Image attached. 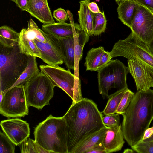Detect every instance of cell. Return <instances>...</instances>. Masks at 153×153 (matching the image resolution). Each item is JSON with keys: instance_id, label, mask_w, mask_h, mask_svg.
<instances>
[{"instance_id": "1", "label": "cell", "mask_w": 153, "mask_h": 153, "mask_svg": "<svg viewBox=\"0 0 153 153\" xmlns=\"http://www.w3.org/2000/svg\"><path fill=\"white\" fill-rule=\"evenodd\" d=\"M68 153L87 138L106 126L102 121L103 115L96 104L92 100L83 98L72 102L63 116Z\"/></svg>"}, {"instance_id": "2", "label": "cell", "mask_w": 153, "mask_h": 153, "mask_svg": "<svg viewBox=\"0 0 153 153\" xmlns=\"http://www.w3.org/2000/svg\"><path fill=\"white\" fill-rule=\"evenodd\" d=\"M122 115L124 138L131 147L134 146L141 141L153 119V90L137 91Z\"/></svg>"}, {"instance_id": "3", "label": "cell", "mask_w": 153, "mask_h": 153, "mask_svg": "<svg viewBox=\"0 0 153 153\" xmlns=\"http://www.w3.org/2000/svg\"><path fill=\"white\" fill-rule=\"evenodd\" d=\"M35 141L52 153H68L63 117L49 115L34 128Z\"/></svg>"}, {"instance_id": "4", "label": "cell", "mask_w": 153, "mask_h": 153, "mask_svg": "<svg viewBox=\"0 0 153 153\" xmlns=\"http://www.w3.org/2000/svg\"><path fill=\"white\" fill-rule=\"evenodd\" d=\"M29 56L18 44L10 47L0 45V92L4 93L15 83L27 67Z\"/></svg>"}, {"instance_id": "5", "label": "cell", "mask_w": 153, "mask_h": 153, "mask_svg": "<svg viewBox=\"0 0 153 153\" xmlns=\"http://www.w3.org/2000/svg\"><path fill=\"white\" fill-rule=\"evenodd\" d=\"M97 72L99 91L103 99L128 88V68L118 59L111 60Z\"/></svg>"}, {"instance_id": "6", "label": "cell", "mask_w": 153, "mask_h": 153, "mask_svg": "<svg viewBox=\"0 0 153 153\" xmlns=\"http://www.w3.org/2000/svg\"><path fill=\"white\" fill-rule=\"evenodd\" d=\"M109 53L111 59L123 56L142 62L153 72V53L148 45L133 32L126 39L116 42Z\"/></svg>"}, {"instance_id": "7", "label": "cell", "mask_w": 153, "mask_h": 153, "mask_svg": "<svg viewBox=\"0 0 153 153\" xmlns=\"http://www.w3.org/2000/svg\"><path fill=\"white\" fill-rule=\"evenodd\" d=\"M39 68L55 87L62 89L71 98L72 102H78L83 98L79 78L70 70H65L59 65H40Z\"/></svg>"}, {"instance_id": "8", "label": "cell", "mask_w": 153, "mask_h": 153, "mask_svg": "<svg viewBox=\"0 0 153 153\" xmlns=\"http://www.w3.org/2000/svg\"><path fill=\"white\" fill-rule=\"evenodd\" d=\"M55 86L42 72L24 85L26 101L29 107L41 110L49 105L53 97Z\"/></svg>"}, {"instance_id": "9", "label": "cell", "mask_w": 153, "mask_h": 153, "mask_svg": "<svg viewBox=\"0 0 153 153\" xmlns=\"http://www.w3.org/2000/svg\"><path fill=\"white\" fill-rule=\"evenodd\" d=\"M4 94L0 103V113L8 118L24 117L29 114V106L24 85L15 86Z\"/></svg>"}, {"instance_id": "10", "label": "cell", "mask_w": 153, "mask_h": 153, "mask_svg": "<svg viewBox=\"0 0 153 153\" xmlns=\"http://www.w3.org/2000/svg\"><path fill=\"white\" fill-rule=\"evenodd\" d=\"M130 29L148 45L153 37V12L139 4Z\"/></svg>"}, {"instance_id": "11", "label": "cell", "mask_w": 153, "mask_h": 153, "mask_svg": "<svg viewBox=\"0 0 153 153\" xmlns=\"http://www.w3.org/2000/svg\"><path fill=\"white\" fill-rule=\"evenodd\" d=\"M43 32L46 39L45 43L33 39L40 51L41 59L49 65L57 66L62 64L64 62L60 49L54 37L43 31Z\"/></svg>"}, {"instance_id": "12", "label": "cell", "mask_w": 153, "mask_h": 153, "mask_svg": "<svg viewBox=\"0 0 153 153\" xmlns=\"http://www.w3.org/2000/svg\"><path fill=\"white\" fill-rule=\"evenodd\" d=\"M0 126L3 132L16 146H19L30 135L29 123L19 118L3 120Z\"/></svg>"}, {"instance_id": "13", "label": "cell", "mask_w": 153, "mask_h": 153, "mask_svg": "<svg viewBox=\"0 0 153 153\" xmlns=\"http://www.w3.org/2000/svg\"><path fill=\"white\" fill-rule=\"evenodd\" d=\"M127 67L134 79L137 91H146L153 87V72L143 63L128 59Z\"/></svg>"}, {"instance_id": "14", "label": "cell", "mask_w": 153, "mask_h": 153, "mask_svg": "<svg viewBox=\"0 0 153 153\" xmlns=\"http://www.w3.org/2000/svg\"><path fill=\"white\" fill-rule=\"evenodd\" d=\"M42 29L45 33L60 38L74 36L82 30L79 24L73 22L70 23L59 22L44 24Z\"/></svg>"}, {"instance_id": "15", "label": "cell", "mask_w": 153, "mask_h": 153, "mask_svg": "<svg viewBox=\"0 0 153 153\" xmlns=\"http://www.w3.org/2000/svg\"><path fill=\"white\" fill-rule=\"evenodd\" d=\"M26 11L44 24L55 22L48 0H29Z\"/></svg>"}, {"instance_id": "16", "label": "cell", "mask_w": 153, "mask_h": 153, "mask_svg": "<svg viewBox=\"0 0 153 153\" xmlns=\"http://www.w3.org/2000/svg\"><path fill=\"white\" fill-rule=\"evenodd\" d=\"M122 126L109 128L103 141L106 153H110L120 150L125 143Z\"/></svg>"}, {"instance_id": "17", "label": "cell", "mask_w": 153, "mask_h": 153, "mask_svg": "<svg viewBox=\"0 0 153 153\" xmlns=\"http://www.w3.org/2000/svg\"><path fill=\"white\" fill-rule=\"evenodd\" d=\"M53 36L59 46L64 62L68 69L74 70L75 54L74 37L60 38Z\"/></svg>"}, {"instance_id": "18", "label": "cell", "mask_w": 153, "mask_h": 153, "mask_svg": "<svg viewBox=\"0 0 153 153\" xmlns=\"http://www.w3.org/2000/svg\"><path fill=\"white\" fill-rule=\"evenodd\" d=\"M117 11L118 18L130 28L139 4L134 0H127L118 4Z\"/></svg>"}, {"instance_id": "19", "label": "cell", "mask_w": 153, "mask_h": 153, "mask_svg": "<svg viewBox=\"0 0 153 153\" xmlns=\"http://www.w3.org/2000/svg\"><path fill=\"white\" fill-rule=\"evenodd\" d=\"M90 1V0L81 1L78 12L79 25L82 30L89 36L94 35L92 13L88 6Z\"/></svg>"}, {"instance_id": "20", "label": "cell", "mask_w": 153, "mask_h": 153, "mask_svg": "<svg viewBox=\"0 0 153 153\" xmlns=\"http://www.w3.org/2000/svg\"><path fill=\"white\" fill-rule=\"evenodd\" d=\"M18 43L21 51L29 56H33L41 58L40 51L33 41V38L29 34L27 29H22Z\"/></svg>"}, {"instance_id": "21", "label": "cell", "mask_w": 153, "mask_h": 153, "mask_svg": "<svg viewBox=\"0 0 153 153\" xmlns=\"http://www.w3.org/2000/svg\"><path fill=\"white\" fill-rule=\"evenodd\" d=\"M109 128L106 126L92 135L76 147L72 153H86L94 148L103 145L104 138Z\"/></svg>"}, {"instance_id": "22", "label": "cell", "mask_w": 153, "mask_h": 153, "mask_svg": "<svg viewBox=\"0 0 153 153\" xmlns=\"http://www.w3.org/2000/svg\"><path fill=\"white\" fill-rule=\"evenodd\" d=\"M75 54L74 75L79 78V64L82 60L83 50L85 44L88 42L89 36L82 30L77 33L74 36Z\"/></svg>"}, {"instance_id": "23", "label": "cell", "mask_w": 153, "mask_h": 153, "mask_svg": "<svg viewBox=\"0 0 153 153\" xmlns=\"http://www.w3.org/2000/svg\"><path fill=\"white\" fill-rule=\"evenodd\" d=\"M36 57L29 56L27 67L15 83L9 89L18 85H24L40 73V71L37 66Z\"/></svg>"}, {"instance_id": "24", "label": "cell", "mask_w": 153, "mask_h": 153, "mask_svg": "<svg viewBox=\"0 0 153 153\" xmlns=\"http://www.w3.org/2000/svg\"><path fill=\"white\" fill-rule=\"evenodd\" d=\"M20 33L17 32L7 25L0 27V45L7 47L18 44Z\"/></svg>"}, {"instance_id": "25", "label": "cell", "mask_w": 153, "mask_h": 153, "mask_svg": "<svg viewBox=\"0 0 153 153\" xmlns=\"http://www.w3.org/2000/svg\"><path fill=\"white\" fill-rule=\"evenodd\" d=\"M105 51L103 47L92 48L87 52L85 65L86 70L96 71L101 58Z\"/></svg>"}, {"instance_id": "26", "label": "cell", "mask_w": 153, "mask_h": 153, "mask_svg": "<svg viewBox=\"0 0 153 153\" xmlns=\"http://www.w3.org/2000/svg\"><path fill=\"white\" fill-rule=\"evenodd\" d=\"M128 88L120 91L111 96L102 113L105 115L116 113L119 104L126 91Z\"/></svg>"}, {"instance_id": "27", "label": "cell", "mask_w": 153, "mask_h": 153, "mask_svg": "<svg viewBox=\"0 0 153 153\" xmlns=\"http://www.w3.org/2000/svg\"><path fill=\"white\" fill-rule=\"evenodd\" d=\"M92 13L94 35H99L105 31L107 21L104 12Z\"/></svg>"}, {"instance_id": "28", "label": "cell", "mask_w": 153, "mask_h": 153, "mask_svg": "<svg viewBox=\"0 0 153 153\" xmlns=\"http://www.w3.org/2000/svg\"><path fill=\"white\" fill-rule=\"evenodd\" d=\"M15 146L4 132H0V153H14Z\"/></svg>"}, {"instance_id": "29", "label": "cell", "mask_w": 153, "mask_h": 153, "mask_svg": "<svg viewBox=\"0 0 153 153\" xmlns=\"http://www.w3.org/2000/svg\"><path fill=\"white\" fill-rule=\"evenodd\" d=\"M134 94L128 88L127 89L119 104L116 113L122 115L125 112Z\"/></svg>"}, {"instance_id": "30", "label": "cell", "mask_w": 153, "mask_h": 153, "mask_svg": "<svg viewBox=\"0 0 153 153\" xmlns=\"http://www.w3.org/2000/svg\"><path fill=\"white\" fill-rule=\"evenodd\" d=\"M27 30L34 36V39L43 43L45 42L46 39L43 34V30L39 27L32 18L28 21Z\"/></svg>"}, {"instance_id": "31", "label": "cell", "mask_w": 153, "mask_h": 153, "mask_svg": "<svg viewBox=\"0 0 153 153\" xmlns=\"http://www.w3.org/2000/svg\"><path fill=\"white\" fill-rule=\"evenodd\" d=\"M21 153H38L39 146L33 140L28 138L19 145Z\"/></svg>"}, {"instance_id": "32", "label": "cell", "mask_w": 153, "mask_h": 153, "mask_svg": "<svg viewBox=\"0 0 153 153\" xmlns=\"http://www.w3.org/2000/svg\"><path fill=\"white\" fill-rule=\"evenodd\" d=\"M131 147L137 153H153V141H140Z\"/></svg>"}, {"instance_id": "33", "label": "cell", "mask_w": 153, "mask_h": 153, "mask_svg": "<svg viewBox=\"0 0 153 153\" xmlns=\"http://www.w3.org/2000/svg\"><path fill=\"white\" fill-rule=\"evenodd\" d=\"M102 120L104 124L109 128L114 127L120 125L119 114L117 113L106 115L103 117Z\"/></svg>"}, {"instance_id": "34", "label": "cell", "mask_w": 153, "mask_h": 153, "mask_svg": "<svg viewBox=\"0 0 153 153\" xmlns=\"http://www.w3.org/2000/svg\"><path fill=\"white\" fill-rule=\"evenodd\" d=\"M53 16L55 20L59 22H65L68 20L66 12L62 8H59L55 10L53 13Z\"/></svg>"}, {"instance_id": "35", "label": "cell", "mask_w": 153, "mask_h": 153, "mask_svg": "<svg viewBox=\"0 0 153 153\" xmlns=\"http://www.w3.org/2000/svg\"><path fill=\"white\" fill-rule=\"evenodd\" d=\"M111 59L109 52L105 51L101 58L96 71H97L100 68L106 65L110 61Z\"/></svg>"}, {"instance_id": "36", "label": "cell", "mask_w": 153, "mask_h": 153, "mask_svg": "<svg viewBox=\"0 0 153 153\" xmlns=\"http://www.w3.org/2000/svg\"><path fill=\"white\" fill-rule=\"evenodd\" d=\"M22 11H26L29 0H12Z\"/></svg>"}, {"instance_id": "37", "label": "cell", "mask_w": 153, "mask_h": 153, "mask_svg": "<svg viewBox=\"0 0 153 153\" xmlns=\"http://www.w3.org/2000/svg\"><path fill=\"white\" fill-rule=\"evenodd\" d=\"M153 12V0H134Z\"/></svg>"}, {"instance_id": "38", "label": "cell", "mask_w": 153, "mask_h": 153, "mask_svg": "<svg viewBox=\"0 0 153 153\" xmlns=\"http://www.w3.org/2000/svg\"><path fill=\"white\" fill-rule=\"evenodd\" d=\"M86 153H106V152L103 145L94 148Z\"/></svg>"}, {"instance_id": "39", "label": "cell", "mask_w": 153, "mask_h": 153, "mask_svg": "<svg viewBox=\"0 0 153 153\" xmlns=\"http://www.w3.org/2000/svg\"><path fill=\"white\" fill-rule=\"evenodd\" d=\"M88 6L89 9L92 13H97L100 12L97 4L95 2H90L88 4Z\"/></svg>"}, {"instance_id": "40", "label": "cell", "mask_w": 153, "mask_h": 153, "mask_svg": "<svg viewBox=\"0 0 153 153\" xmlns=\"http://www.w3.org/2000/svg\"><path fill=\"white\" fill-rule=\"evenodd\" d=\"M153 134V126L150 128H148L144 132L143 137L141 141H143L149 138Z\"/></svg>"}, {"instance_id": "41", "label": "cell", "mask_w": 153, "mask_h": 153, "mask_svg": "<svg viewBox=\"0 0 153 153\" xmlns=\"http://www.w3.org/2000/svg\"><path fill=\"white\" fill-rule=\"evenodd\" d=\"M150 51L153 53V37L148 45Z\"/></svg>"}, {"instance_id": "42", "label": "cell", "mask_w": 153, "mask_h": 153, "mask_svg": "<svg viewBox=\"0 0 153 153\" xmlns=\"http://www.w3.org/2000/svg\"><path fill=\"white\" fill-rule=\"evenodd\" d=\"M134 150L128 148L125 149L123 152V153H133L134 152Z\"/></svg>"}, {"instance_id": "43", "label": "cell", "mask_w": 153, "mask_h": 153, "mask_svg": "<svg viewBox=\"0 0 153 153\" xmlns=\"http://www.w3.org/2000/svg\"><path fill=\"white\" fill-rule=\"evenodd\" d=\"M143 141H153V134L148 139H147Z\"/></svg>"}, {"instance_id": "44", "label": "cell", "mask_w": 153, "mask_h": 153, "mask_svg": "<svg viewBox=\"0 0 153 153\" xmlns=\"http://www.w3.org/2000/svg\"><path fill=\"white\" fill-rule=\"evenodd\" d=\"M4 94L1 92H0V103L1 102L3 99Z\"/></svg>"}, {"instance_id": "45", "label": "cell", "mask_w": 153, "mask_h": 153, "mask_svg": "<svg viewBox=\"0 0 153 153\" xmlns=\"http://www.w3.org/2000/svg\"><path fill=\"white\" fill-rule=\"evenodd\" d=\"M115 0V1L116 2V3L118 4L119 3H120V2L122 1H125V0Z\"/></svg>"}, {"instance_id": "46", "label": "cell", "mask_w": 153, "mask_h": 153, "mask_svg": "<svg viewBox=\"0 0 153 153\" xmlns=\"http://www.w3.org/2000/svg\"><path fill=\"white\" fill-rule=\"evenodd\" d=\"M10 0L12 1V0Z\"/></svg>"}]
</instances>
